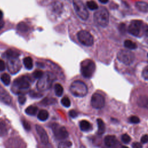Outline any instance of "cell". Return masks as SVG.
<instances>
[{
    "mask_svg": "<svg viewBox=\"0 0 148 148\" xmlns=\"http://www.w3.org/2000/svg\"><path fill=\"white\" fill-rule=\"evenodd\" d=\"M8 134V128L6 123L2 120H0V137H3Z\"/></svg>",
    "mask_w": 148,
    "mask_h": 148,
    "instance_id": "cell-20",
    "label": "cell"
},
{
    "mask_svg": "<svg viewBox=\"0 0 148 148\" xmlns=\"http://www.w3.org/2000/svg\"><path fill=\"white\" fill-rule=\"evenodd\" d=\"M18 101L20 104L23 105L26 101V98H25V95H23V94H19L18 97Z\"/></svg>",
    "mask_w": 148,
    "mask_h": 148,
    "instance_id": "cell-34",
    "label": "cell"
},
{
    "mask_svg": "<svg viewBox=\"0 0 148 148\" xmlns=\"http://www.w3.org/2000/svg\"><path fill=\"white\" fill-rule=\"evenodd\" d=\"M23 63H24V65L25 67L28 70L31 69L33 67L32 59L30 57H25L23 59Z\"/></svg>",
    "mask_w": 148,
    "mask_h": 148,
    "instance_id": "cell-22",
    "label": "cell"
},
{
    "mask_svg": "<svg viewBox=\"0 0 148 148\" xmlns=\"http://www.w3.org/2000/svg\"><path fill=\"white\" fill-rule=\"evenodd\" d=\"M53 75L50 72L44 73L37 82V89L39 91H45L49 89L53 82Z\"/></svg>",
    "mask_w": 148,
    "mask_h": 148,
    "instance_id": "cell-5",
    "label": "cell"
},
{
    "mask_svg": "<svg viewBox=\"0 0 148 148\" xmlns=\"http://www.w3.org/2000/svg\"><path fill=\"white\" fill-rule=\"evenodd\" d=\"M1 79L2 82H3V83L6 86H8L10 83V77L8 74H7L6 73L2 74L1 75Z\"/></svg>",
    "mask_w": 148,
    "mask_h": 148,
    "instance_id": "cell-27",
    "label": "cell"
},
{
    "mask_svg": "<svg viewBox=\"0 0 148 148\" xmlns=\"http://www.w3.org/2000/svg\"><path fill=\"white\" fill-rule=\"evenodd\" d=\"M87 6L90 10H96L98 9V6L96 2L93 1H90L87 2Z\"/></svg>",
    "mask_w": 148,
    "mask_h": 148,
    "instance_id": "cell-29",
    "label": "cell"
},
{
    "mask_svg": "<svg viewBox=\"0 0 148 148\" xmlns=\"http://www.w3.org/2000/svg\"><path fill=\"white\" fill-rule=\"evenodd\" d=\"M144 25L145 24L140 20H132L128 28V31L134 36H140L143 34Z\"/></svg>",
    "mask_w": 148,
    "mask_h": 148,
    "instance_id": "cell-6",
    "label": "cell"
},
{
    "mask_svg": "<svg viewBox=\"0 0 148 148\" xmlns=\"http://www.w3.org/2000/svg\"><path fill=\"white\" fill-rule=\"evenodd\" d=\"M29 79L25 76H20L16 79L13 83L11 90L15 94H20L21 91L29 88Z\"/></svg>",
    "mask_w": 148,
    "mask_h": 148,
    "instance_id": "cell-1",
    "label": "cell"
},
{
    "mask_svg": "<svg viewBox=\"0 0 148 148\" xmlns=\"http://www.w3.org/2000/svg\"><path fill=\"white\" fill-rule=\"evenodd\" d=\"M137 104L140 108L148 109V96L145 95H140L137 99Z\"/></svg>",
    "mask_w": 148,
    "mask_h": 148,
    "instance_id": "cell-16",
    "label": "cell"
},
{
    "mask_svg": "<svg viewBox=\"0 0 148 148\" xmlns=\"http://www.w3.org/2000/svg\"><path fill=\"white\" fill-rule=\"evenodd\" d=\"M44 73L40 70H36L33 73H32V76L35 78V79H40V77H42V76L43 75Z\"/></svg>",
    "mask_w": 148,
    "mask_h": 148,
    "instance_id": "cell-32",
    "label": "cell"
},
{
    "mask_svg": "<svg viewBox=\"0 0 148 148\" xmlns=\"http://www.w3.org/2000/svg\"><path fill=\"white\" fill-rule=\"evenodd\" d=\"M140 141L142 143H146L148 142V135H144L142 136L140 139Z\"/></svg>",
    "mask_w": 148,
    "mask_h": 148,
    "instance_id": "cell-40",
    "label": "cell"
},
{
    "mask_svg": "<svg viewBox=\"0 0 148 148\" xmlns=\"http://www.w3.org/2000/svg\"><path fill=\"white\" fill-rule=\"evenodd\" d=\"M4 25V21L3 20H0V30L1 29V28L3 27Z\"/></svg>",
    "mask_w": 148,
    "mask_h": 148,
    "instance_id": "cell-45",
    "label": "cell"
},
{
    "mask_svg": "<svg viewBox=\"0 0 148 148\" xmlns=\"http://www.w3.org/2000/svg\"><path fill=\"white\" fill-rule=\"evenodd\" d=\"M28 29H29V27L27 25V24L23 22L20 23L17 25V29L20 32H27L28 30Z\"/></svg>",
    "mask_w": 148,
    "mask_h": 148,
    "instance_id": "cell-28",
    "label": "cell"
},
{
    "mask_svg": "<svg viewBox=\"0 0 148 148\" xmlns=\"http://www.w3.org/2000/svg\"><path fill=\"white\" fill-rule=\"evenodd\" d=\"M99 1L102 3H106L108 2V0H99Z\"/></svg>",
    "mask_w": 148,
    "mask_h": 148,
    "instance_id": "cell-46",
    "label": "cell"
},
{
    "mask_svg": "<svg viewBox=\"0 0 148 148\" xmlns=\"http://www.w3.org/2000/svg\"><path fill=\"white\" fill-rule=\"evenodd\" d=\"M94 18L95 23L103 27L107 26L109 21L108 10L105 8H100L94 13Z\"/></svg>",
    "mask_w": 148,
    "mask_h": 148,
    "instance_id": "cell-2",
    "label": "cell"
},
{
    "mask_svg": "<svg viewBox=\"0 0 148 148\" xmlns=\"http://www.w3.org/2000/svg\"><path fill=\"white\" fill-rule=\"evenodd\" d=\"M0 101L6 105H10L12 102V97L6 90L0 85Z\"/></svg>",
    "mask_w": 148,
    "mask_h": 148,
    "instance_id": "cell-13",
    "label": "cell"
},
{
    "mask_svg": "<svg viewBox=\"0 0 148 148\" xmlns=\"http://www.w3.org/2000/svg\"><path fill=\"white\" fill-rule=\"evenodd\" d=\"M121 148H128V147H127V146H122V147H121Z\"/></svg>",
    "mask_w": 148,
    "mask_h": 148,
    "instance_id": "cell-48",
    "label": "cell"
},
{
    "mask_svg": "<svg viewBox=\"0 0 148 148\" xmlns=\"http://www.w3.org/2000/svg\"><path fill=\"white\" fill-rule=\"evenodd\" d=\"M6 65L4 61L2 60H0V71H3L5 69Z\"/></svg>",
    "mask_w": 148,
    "mask_h": 148,
    "instance_id": "cell-41",
    "label": "cell"
},
{
    "mask_svg": "<svg viewBox=\"0 0 148 148\" xmlns=\"http://www.w3.org/2000/svg\"><path fill=\"white\" fill-rule=\"evenodd\" d=\"M38 111V108L35 106H29L27 108L25 112V113L30 116H34L36 114Z\"/></svg>",
    "mask_w": 148,
    "mask_h": 148,
    "instance_id": "cell-24",
    "label": "cell"
},
{
    "mask_svg": "<svg viewBox=\"0 0 148 148\" xmlns=\"http://www.w3.org/2000/svg\"><path fill=\"white\" fill-rule=\"evenodd\" d=\"M82 75L85 78H90L95 70V64L91 60H86L82 61L80 65Z\"/></svg>",
    "mask_w": 148,
    "mask_h": 148,
    "instance_id": "cell-4",
    "label": "cell"
},
{
    "mask_svg": "<svg viewBox=\"0 0 148 148\" xmlns=\"http://www.w3.org/2000/svg\"><path fill=\"white\" fill-rule=\"evenodd\" d=\"M119 29L121 34H125L126 32V26L124 23H121L119 25Z\"/></svg>",
    "mask_w": 148,
    "mask_h": 148,
    "instance_id": "cell-38",
    "label": "cell"
},
{
    "mask_svg": "<svg viewBox=\"0 0 148 148\" xmlns=\"http://www.w3.org/2000/svg\"><path fill=\"white\" fill-rule=\"evenodd\" d=\"M2 17H3V13H2V12L0 10V20H2Z\"/></svg>",
    "mask_w": 148,
    "mask_h": 148,
    "instance_id": "cell-47",
    "label": "cell"
},
{
    "mask_svg": "<svg viewBox=\"0 0 148 148\" xmlns=\"http://www.w3.org/2000/svg\"><path fill=\"white\" fill-rule=\"evenodd\" d=\"M79 41L83 45L90 46L94 43V38L91 34L86 30L80 31L77 34Z\"/></svg>",
    "mask_w": 148,
    "mask_h": 148,
    "instance_id": "cell-10",
    "label": "cell"
},
{
    "mask_svg": "<svg viewBox=\"0 0 148 148\" xmlns=\"http://www.w3.org/2000/svg\"><path fill=\"white\" fill-rule=\"evenodd\" d=\"M73 5L76 14L82 20H86L88 17V12L81 0H73Z\"/></svg>",
    "mask_w": 148,
    "mask_h": 148,
    "instance_id": "cell-7",
    "label": "cell"
},
{
    "mask_svg": "<svg viewBox=\"0 0 148 148\" xmlns=\"http://www.w3.org/2000/svg\"><path fill=\"white\" fill-rule=\"evenodd\" d=\"M143 34L146 36H148V25L145 24L143 28Z\"/></svg>",
    "mask_w": 148,
    "mask_h": 148,
    "instance_id": "cell-44",
    "label": "cell"
},
{
    "mask_svg": "<svg viewBox=\"0 0 148 148\" xmlns=\"http://www.w3.org/2000/svg\"><path fill=\"white\" fill-rule=\"evenodd\" d=\"M5 55L8 58H18L20 54L16 50H14L13 49H9L6 51Z\"/></svg>",
    "mask_w": 148,
    "mask_h": 148,
    "instance_id": "cell-23",
    "label": "cell"
},
{
    "mask_svg": "<svg viewBox=\"0 0 148 148\" xmlns=\"http://www.w3.org/2000/svg\"><path fill=\"white\" fill-rule=\"evenodd\" d=\"M131 140V137L127 134H124L121 136V140L125 143H128Z\"/></svg>",
    "mask_w": 148,
    "mask_h": 148,
    "instance_id": "cell-33",
    "label": "cell"
},
{
    "mask_svg": "<svg viewBox=\"0 0 148 148\" xmlns=\"http://www.w3.org/2000/svg\"><path fill=\"white\" fill-rule=\"evenodd\" d=\"M104 142L105 145L108 147H113L116 146L117 143V140L114 135H107L104 139Z\"/></svg>",
    "mask_w": 148,
    "mask_h": 148,
    "instance_id": "cell-15",
    "label": "cell"
},
{
    "mask_svg": "<svg viewBox=\"0 0 148 148\" xmlns=\"http://www.w3.org/2000/svg\"><path fill=\"white\" fill-rule=\"evenodd\" d=\"M105 98L99 93L95 92L92 94L91 98V105L95 109H101L105 105Z\"/></svg>",
    "mask_w": 148,
    "mask_h": 148,
    "instance_id": "cell-12",
    "label": "cell"
},
{
    "mask_svg": "<svg viewBox=\"0 0 148 148\" xmlns=\"http://www.w3.org/2000/svg\"><path fill=\"white\" fill-rule=\"evenodd\" d=\"M49 117V113L46 110H40L38 114V119L42 121H46Z\"/></svg>",
    "mask_w": 148,
    "mask_h": 148,
    "instance_id": "cell-21",
    "label": "cell"
},
{
    "mask_svg": "<svg viewBox=\"0 0 148 148\" xmlns=\"http://www.w3.org/2000/svg\"><path fill=\"white\" fill-rule=\"evenodd\" d=\"M54 92L57 96L61 97L63 94V87L62 86L59 84L57 83L54 86Z\"/></svg>",
    "mask_w": 148,
    "mask_h": 148,
    "instance_id": "cell-26",
    "label": "cell"
},
{
    "mask_svg": "<svg viewBox=\"0 0 148 148\" xmlns=\"http://www.w3.org/2000/svg\"><path fill=\"white\" fill-rule=\"evenodd\" d=\"M97 122L98 125V134L99 135H102L105 131V125L103 120L101 119H98Z\"/></svg>",
    "mask_w": 148,
    "mask_h": 148,
    "instance_id": "cell-19",
    "label": "cell"
},
{
    "mask_svg": "<svg viewBox=\"0 0 148 148\" xmlns=\"http://www.w3.org/2000/svg\"><path fill=\"white\" fill-rule=\"evenodd\" d=\"M29 95L32 97V98H39L40 97L42 96V95L41 94H39V93H38V92H36L35 91H31L29 92Z\"/></svg>",
    "mask_w": 148,
    "mask_h": 148,
    "instance_id": "cell-39",
    "label": "cell"
},
{
    "mask_svg": "<svg viewBox=\"0 0 148 148\" xmlns=\"http://www.w3.org/2000/svg\"><path fill=\"white\" fill-rule=\"evenodd\" d=\"M132 148H142V146L140 143L136 142H134L132 144Z\"/></svg>",
    "mask_w": 148,
    "mask_h": 148,
    "instance_id": "cell-43",
    "label": "cell"
},
{
    "mask_svg": "<svg viewBox=\"0 0 148 148\" xmlns=\"http://www.w3.org/2000/svg\"><path fill=\"white\" fill-rule=\"evenodd\" d=\"M22 124H23V127H24V128H25V130L28 131L31 130V125L27 120H22Z\"/></svg>",
    "mask_w": 148,
    "mask_h": 148,
    "instance_id": "cell-36",
    "label": "cell"
},
{
    "mask_svg": "<svg viewBox=\"0 0 148 148\" xmlns=\"http://www.w3.org/2000/svg\"><path fill=\"white\" fill-rule=\"evenodd\" d=\"M36 132L39 136L41 142L44 145H47L49 142V137L47 134V132L45 130V129L39 125H36Z\"/></svg>",
    "mask_w": 148,
    "mask_h": 148,
    "instance_id": "cell-14",
    "label": "cell"
},
{
    "mask_svg": "<svg viewBox=\"0 0 148 148\" xmlns=\"http://www.w3.org/2000/svg\"><path fill=\"white\" fill-rule=\"evenodd\" d=\"M72 143L69 141L67 142H62L58 145V148H71Z\"/></svg>",
    "mask_w": 148,
    "mask_h": 148,
    "instance_id": "cell-31",
    "label": "cell"
},
{
    "mask_svg": "<svg viewBox=\"0 0 148 148\" xmlns=\"http://www.w3.org/2000/svg\"><path fill=\"white\" fill-rule=\"evenodd\" d=\"M142 76L145 80H148V66H146L142 71Z\"/></svg>",
    "mask_w": 148,
    "mask_h": 148,
    "instance_id": "cell-37",
    "label": "cell"
},
{
    "mask_svg": "<svg viewBox=\"0 0 148 148\" xmlns=\"http://www.w3.org/2000/svg\"><path fill=\"white\" fill-rule=\"evenodd\" d=\"M69 114L72 118H75L77 116V112L75 110H71L69 112Z\"/></svg>",
    "mask_w": 148,
    "mask_h": 148,
    "instance_id": "cell-42",
    "label": "cell"
},
{
    "mask_svg": "<svg viewBox=\"0 0 148 148\" xmlns=\"http://www.w3.org/2000/svg\"><path fill=\"white\" fill-rule=\"evenodd\" d=\"M124 45L129 49H135L138 47L137 45L131 40H125L124 42Z\"/></svg>",
    "mask_w": 148,
    "mask_h": 148,
    "instance_id": "cell-25",
    "label": "cell"
},
{
    "mask_svg": "<svg viewBox=\"0 0 148 148\" xmlns=\"http://www.w3.org/2000/svg\"><path fill=\"white\" fill-rule=\"evenodd\" d=\"M70 91L75 97H83L87 94L88 89L84 82L80 80H75L70 86Z\"/></svg>",
    "mask_w": 148,
    "mask_h": 148,
    "instance_id": "cell-3",
    "label": "cell"
},
{
    "mask_svg": "<svg viewBox=\"0 0 148 148\" xmlns=\"http://www.w3.org/2000/svg\"><path fill=\"white\" fill-rule=\"evenodd\" d=\"M147 57H148V54H147Z\"/></svg>",
    "mask_w": 148,
    "mask_h": 148,
    "instance_id": "cell-49",
    "label": "cell"
},
{
    "mask_svg": "<svg viewBox=\"0 0 148 148\" xmlns=\"http://www.w3.org/2000/svg\"><path fill=\"white\" fill-rule=\"evenodd\" d=\"M130 120V121L132 123H135V124H136V123H139L140 121V119L138 117L136 116H132L130 117L129 119Z\"/></svg>",
    "mask_w": 148,
    "mask_h": 148,
    "instance_id": "cell-35",
    "label": "cell"
},
{
    "mask_svg": "<svg viewBox=\"0 0 148 148\" xmlns=\"http://www.w3.org/2000/svg\"><path fill=\"white\" fill-rule=\"evenodd\" d=\"M80 128L83 131H88L91 129V125L90 123L85 120H82L79 123Z\"/></svg>",
    "mask_w": 148,
    "mask_h": 148,
    "instance_id": "cell-18",
    "label": "cell"
},
{
    "mask_svg": "<svg viewBox=\"0 0 148 148\" xmlns=\"http://www.w3.org/2000/svg\"><path fill=\"white\" fill-rule=\"evenodd\" d=\"M136 8L140 12L144 13L148 12V3L143 1H138L135 3Z\"/></svg>",
    "mask_w": 148,
    "mask_h": 148,
    "instance_id": "cell-17",
    "label": "cell"
},
{
    "mask_svg": "<svg viewBox=\"0 0 148 148\" xmlns=\"http://www.w3.org/2000/svg\"><path fill=\"white\" fill-rule=\"evenodd\" d=\"M51 128L56 138L58 140H64L68 137V132L66 128L58 124L53 123Z\"/></svg>",
    "mask_w": 148,
    "mask_h": 148,
    "instance_id": "cell-9",
    "label": "cell"
},
{
    "mask_svg": "<svg viewBox=\"0 0 148 148\" xmlns=\"http://www.w3.org/2000/svg\"><path fill=\"white\" fill-rule=\"evenodd\" d=\"M117 59L122 63L125 65L131 64L135 60L134 54L129 50H121L117 55Z\"/></svg>",
    "mask_w": 148,
    "mask_h": 148,
    "instance_id": "cell-8",
    "label": "cell"
},
{
    "mask_svg": "<svg viewBox=\"0 0 148 148\" xmlns=\"http://www.w3.org/2000/svg\"><path fill=\"white\" fill-rule=\"evenodd\" d=\"M7 68L11 74L17 73L21 69V62L18 58H8Z\"/></svg>",
    "mask_w": 148,
    "mask_h": 148,
    "instance_id": "cell-11",
    "label": "cell"
},
{
    "mask_svg": "<svg viewBox=\"0 0 148 148\" xmlns=\"http://www.w3.org/2000/svg\"><path fill=\"white\" fill-rule=\"evenodd\" d=\"M61 102L62 105L66 108H68L71 106V101H70L69 98H68L66 97H63L62 98Z\"/></svg>",
    "mask_w": 148,
    "mask_h": 148,
    "instance_id": "cell-30",
    "label": "cell"
},
{
    "mask_svg": "<svg viewBox=\"0 0 148 148\" xmlns=\"http://www.w3.org/2000/svg\"><path fill=\"white\" fill-rule=\"evenodd\" d=\"M147 148H148V147H147Z\"/></svg>",
    "mask_w": 148,
    "mask_h": 148,
    "instance_id": "cell-50",
    "label": "cell"
}]
</instances>
